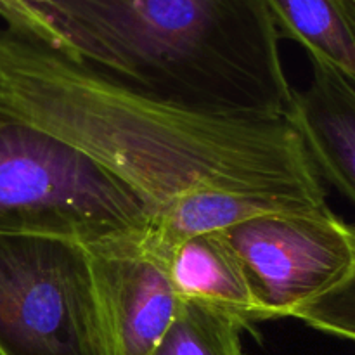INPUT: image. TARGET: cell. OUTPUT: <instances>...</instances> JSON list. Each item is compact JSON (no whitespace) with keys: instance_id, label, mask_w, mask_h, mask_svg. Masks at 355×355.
<instances>
[{"instance_id":"14","label":"cell","mask_w":355,"mask_h":355,"mask_svg":"<svg viewBox=\"0 0 355 355\" xmlns=\"http://www.w3.org/2000/svg\"><path fill=\"white\" fill-rule=\"evenodd\" d=\"M345 3L349 6L350 10H354V12H355V0H345Z\"/></svg>"},{"instance_id":"1","label":"cell","mask_w":355,"mask_h":355,"mask_svg":"<svg viewBox=\"0 0 355 355\" xmlns=\"http://www.w3.org/2000/svg\"><path fill=\"white\" fill-rule=\"evenodd\" d=\"M0 113L82 149L153 214L196 193L328 207L321 175L286 116L218 113L158 99L10 26L0 30Z\"/></svg>"},{"instance_id":"9","label":"cell","mask_w":355,"mask_h":355,"mask_svg":"<svg viewBox=\"0 0 355 355\" xmlns=\"http://www.w3.org/2000/svg\"><path fill=\"white\" fill-rule=\"evenodd\" d=\"M288 210H309V207L259 194H189L155 211L144 239L153 252L168 260L172 250L184 239L208 232H224L252 218Z\"/></svg>"},{"instance_id":"6","label":"cell","mask_w":355,"mask_h":355,"mask_svg":"<svg viewBox=\"0 0 355 355\" xmlns=\"http://www.w3.org/2000/svg\"><path fill=\"white\" fill-rule=\"evenodd\" d=\"M144 234L89 250L107 355H153L179 312L166 260Z\"/></svg>"},{"instance_id":"5","label":"cell","mask_w":355,"mask_h":355,"mask_svg":"<svg viewBox=\"0 0 355 355\" xmlns=\"http://www.w3.org/2000/svg\"><path fill=\"white\" fill-rule=\"evenodd\" d=\"M263 321L291 318L335 286L355 257V225L331 208L262 215L224 231Z\"/></svg>"},{"instance_id":"15","label":"cell","mask_w":355,"mask_h":355,"mask_svg":"<svg viewBox=\"0 0 355 355\" xmlns=\"http://www.w3.org/2000/svg\"><path fill=\"white\" fill-rule=\"evenodd\" d=\"M347 7H349V6H347ZM349 12H350V16H352V21H354V24H355V12H354V10H350V9H349Z\"/></svg>"},{"instance_id":"2","label":"cell","mask_w":355,"mask_h":355,"mask_svg":"<svg viewBox=\"0 0 355 355\" xmlns=\"http://www.w3.org/2000/svg\"><path fill=\"white\" fill-rule=\"evenodd\" d=\"M28 31L107 78L200 110L286 116L293 90L262 0H21Z\"/></svg>"},{"instance_id":"8","label":"cell","mask_w":355,"mask_h":355,"mask_svg":"<svg viewBox=\"0 0 355 355\" xmlns=\"http://www.w3.org/2000/svg\"><path fill=\"white\" fill-rule=\"evenodd\" d=\"M170 279L182 302H196L232 315L246 331L262 322L241 262L224 232L180 241L166 260Z\"/></svg>"},{"instance_id":"11","label":"cell","mask_w":355,"mask_h":355,"mask_svg":"<svg viewBox=\"0 0 355 355\" xmlns=\"http://www.w3.org/2000/svg\"><path fill=\"white\" fill-rule=\"evenodd\" d=\"M246 331L232 315L180 300L179 312L153 355H246L241 333Z\"/></svg>"},{"instance_id":"12","label":"cell","mask_w":355,"mask_h":355,"mask_svg":"<svg viewBox=\"0 0 355 355\" xmlns=\"http://www.w3.org/2000/svg\"><path fill=\"white\" fill-rule=\"evenodd\" d=\"M291 318L326 335L355 342V257L335 286L302 305Z\"/></svg>"},{"instance_id":"10","label":"cell","mask_w":355,"mask_h":355,"mask_svg":"<svg viewBox=\"0 0 355 355\" xmlns=\"http://www.w3.org/2000/svg\"><path fill=\"white\" fill-rule=\"evenodd\" d=\"M279 37L297 42L355 87V24L345 0H262Z\"/></svg>"},{"instance_id":"13","label":"cell","mask_w":355,"mask_h":355,"mask_svg":"<svg viewBox=\"0 0 355 355\" xmlns=\"http://www.w3.org/2000/svg\"><path fill=\"white\" fill-rule=\"evenodd\" d=\"M0 16L6 19L7 26L16 30H28V14L21 0H0Z\"/></svg>"},{"instance_id":"4","label":"cell","mask_w":355,"mask_h":355,"mask_svg":"<svg viewBox=\"0 0 355 355\" xmlns=\"http://www.w3.org/2000/svg\"><path fill=\"white\" fill-rule=\"evenodd\" d=\"M0 355H107L85 246L0 234Z\"/></svg>"},{"instance_id":"7","label":"cell","mask_w":355,"mask_h":355,"mask_svg":"<svg viewBox=\"0 0 355 355\" xmlns=\"http://www.w3.org/2000/svg\"><path fill=\"white\" fill-rule=\"evenodd\" d=\"M311 62V83L293 90L286 118L321 179L355 207V87L331 66Z\"/></svg>"},{"instance_id":"3","label":"cell","mask_w":355,"mask_h":355,"mask_svg":"<svg viewBox=\"0 0 355 355\" xmlns=\"http://www.w3.org/2000/svg\"><path fill=\"white\" fill-rule=\"evenodd\" d=\"M151 217L132 187L82 149L0 113V234L92 250L142 236Z\"/></svg>"}]
</instances>
